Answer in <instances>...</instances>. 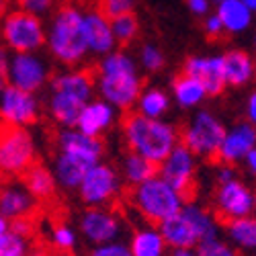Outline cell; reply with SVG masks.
<instances>
[{"label": "cell", "mask_w": 256, "mask_h": 256, "mask_svg": "<svg viewBox=\"0 0 256 256\" xmlns=\"http://www.w3.org/2000/svg\"><path fill=\"white\" fill-rule=\"evenodd\" d=\"M94 80L102 100L121 111L132 109L144 92L136 60L121 50H115L98 62Z\"/></svg>", "instance_id": "obj_1"}, {"label": "cell", "mask_w": 256, "mask_h": 256, "mask_svg": "<svg viewBox=\"0 0 256 256\" xmlns=\"http://www.w3.org/2000/svg\"><path fill=\"white\" fill-rule=\"evenodd\" d=\"M123 138L130 152L144 156L160 166L168 154L180 144V136L174 125L162 119H150L140 113H130L123 119Z\"/></svg>", "instance_id": "obj_2"}, {"label": "cell", "mask_w": 256, "mask_h": 256, "mask_svg": "<svg viewBox=\"0 0 256 256\" xmlns=\"http://www.w3.org/2000/svg\"><path fill=\"white\" fill-rule=\"evenodd\" d=\"M48 48L50 54L64 66H78L88 56L86 37V12L66 4L50 20L48 27Z\"/></svg>", "instance_id": "obj_3"}, {"label": "cell", "mask_w": 256, "mask_h": 256, "mask_svg": "<svg viewBox=\"0 0 256 256\" xmlns=\"http://www.w3.org/2000/svg\"><path fill=\"white\" fill-rule=\"evenodd\" d=\"M184 203L188 201L176 188L170 186L160 174L134 186L132 190V205L148 224L154 226H160L162 222L178 216Z\"/></svg>", "instance_id": "obj_4"}, {"label": "cell", "mask_w": 256, "mask_h": 256, "mask_svg": "<svg viewBox=\"0 0 256 256\" xmlns=\"http://www.w3.org/2000/svg\"><path fill=\"white\" fill-rule=\"evenodd\" d=\"M0 37L12 54H37L48 46V29L44 27V20L23 10H12L2 18Z\"/></svg>", "instance_id": "obj_5"}, {"label": "cell", "mask_w": 256, "mask_h": 256, "mask_svg": "<svg viewBox=\"0 0 256 256\" xmlns=\"http://www.w3.org/2000/svg\"><path fill=\"white\" fill-rule=\"evenodd\" d=\"M35 142L25 127H0V174L18 176L35 164Z\"/></svg>", "instance_id": "obj_6"}, {"label": "cell", "mask_w": 256, "mask_h": 256, "mask_svg": "<svg viewBox=\"0 0 256 256\" xmlns=\"http://www.w3.org/2000/svg\"><path fill=\"white\" fill-rule=\"evenodd\" d=\"M226 127L211 111H197L180 134V144L199 158H218L220 146L226 138Z\"/></svg>", "instance_id": "obj_7"}, {"label": "cell", "mask_w": 256, "mask_h": 256, "mask_svg": "<svg viewBox=\"0 0 256 256\" xmlns=\"http://www.w3.org/2000/svg\"><path fill=\"white\" fill-rule=\"evenodd\" d=\"M119 188H121V182H119L117 170L106 162H96L84 174L78 186V193H80V199L88 207H104L119 195Z\"/></svg>", "instance_id": "obj_8"}, {"label": "cell", "mask_w": 256, "mask_h": 256, "mask_svg": "<svg viewBox=\"0 0 256 256\" xmlns=\"http://www.w3.org/2000/svg\"><path fill=\"white\" fill-rule=\"evenodd\" d=\"M195 154L188 150L184 144H178L168 158L158 166V174L188 201L195 193Z\"/></svg>", "instance_id": "obj_9"}, {"label": "cell", "mask_w": 256, "mask_h": 256, "mask_svg": "<svg viewBox=\"0 0 256 256\" xmlns=\"http://www.w3.org/2000/svg\"><path fill=\"white\" fill-rule=\"evenodd\" d=\"M48 80H50V66L39 54H12L6 74L8 84L35 94L37 90L46 86Z\"/></svg>", "instance_id": "obj_10"}, {"label": "cell", "mask_w": 256, "mask_h": 256, "mask_svg": "<svg viewBox=\"0 0 256 256\" xmlns=\"http://www.w3.org/2000/svg\"><path fill=\"white\" fill-rule=\"evenodd\" d=\"M213 203H216L218 216L230 224L234 220L250 218L254 207H256V197L242 180L236 178L232 182H226V184L218 186L216 201Z\"/></svg>", "instance_id": "obj_11"}, {"label": "cell", "mask_w": 256, "mask_h": 256, "mask_svg": "<svg viewBox=\"0 0 256 256\" xmlns=\"http://www.w3.org/2000/svg\"><path fill=\"white\" fill-rule=\"evenodd\" d=\"M39 115V100L33 92L20 90L6 82V86L0 94V119L4 125L27 127Z\"/></svg>", "instance_id": "obj_12"}, {"label": "cell", "mask_w": 256, "mask_h": 256, "mask_svg": "<svg viewBox=\"0 0 256 256\" xmlns=\"http://www.w3.org/2000/svg\"><path fill=\"white\" fill-rule=\"evenodd\" d=\"M80 232L94 246L111 244L121 234V220L106 207H88L80 218Z\"/></svg>", "instance_id": "obj_13"}, {"label": "cell", "mask_w": 256, "mask_h": 256, "mask_svg": "<svg viewBox=\"0 0 256 256\" xmlns=\"http://www.w3.org/2000/svg\"><path fill=\"white\" fill-rule=\"evenodd\" d=\"M182 74L193 76L203 84L207 96H218L226 90L228 80L224 72V58L222 56H193L184 62Z\"/></svg>", "instance_id": "obj_14"}, {"label": "cell", "mask_w": 256, "mask_h": 256, "mask_svg": "<svg viewBox=\"0 0 256 256\" xmlns=\"http://www.w3.org/2000/svg\"><path fill=\"white\" fill-rule=\"evenodd\" d=\"M254 146H256V125H252L250 121L238 123L226 132V138L218 152V160L230 166L242 162L252 152Z\"/></svg>", "instance_id": "obj_15"}, {"label": "cell", "mask_w": 256, "mask_h": 256, "mask_svg": "<svg viewBox=\"0 0 256 256\" xmlns=\"http://www.w3.org/2000/svg\"><path fill=\"white\" fill-rule=\"evenodd\" d=\"M58 148H60V152L82 158L88 164L100 162V156H102V142L98 138H90L86 134H82L76 127H66V130L60 132Z\"/></svg>", "instance_id": "obj_16"}, {"label": "cell", "mask_w": 256, "mask_h": 256, "mask_svg": "<svg viewBox=\"0 0 256 256\" xmlns=\"http://www.w3.org/2000/svg\"><path fill=\"white\" fill-rule=\"evenodd\" d=\"M115 106L109 104L102 98H94L90 102L84 104V109L80 111V117L76 121V130L82 134H86L90 138L102 136L115 121Z\"/></svg>", "instance_id": "obj_17"}, {"label": "cell", "mask_w": 256, "mask_h": 256, "mask_svg": "<svg viewBox=\"0 0 256 256\" xmlns=\"http://www.w3.org/2000/svg\"><path fill=\"white\" fill-rule=\"evenodd\" d=\"M35 197L23 182H8L0 188V213L10 222L31 218V213L35 211Z\"/></svg>", "instance_id": "obj_18"}, {"label": "cell", "mask_w": 256, "mask_h": 256, "mask_svg": "<svg viewBox=\"0 0 256 256\" xmlns=\"http://www.w3.org/2000/svg\"><path fill=\"white\" fill-rule=\"evenodd\" d=\"M86 37H88V50L96 56H109L117 48V39L111 27V18H106L100 10L86 12Z\"/></svg>", "instance_id": "obj_19"}, {"label": "cell", "mask_w": 256, "mask_h": 256, "mask_svg": "<svg viewBox=\"0 0 256 256\" xmlns=\"http://www.w3.org/2000/svg\"><path fill=\"white\" fill-rule=\"evenodd\" d=\"M216 4V14L220 16L224 31L238 35L250 29L252 25V10L242 2V0H211Z\"/></svg>", "instance_id": "obj_20"}, {"label": "cell", "mask_w": 256, "mask_h": 256, "mask_svg": "<svg viewBox=\"0 0 256 256\" xmlns=\"http://www.w3.org/2000/svg\"><path fill=\"white\" fill-rule=\"evenodd\" d=\"M84 100H80L74 94L68 92H62V90H50L48 96V109L50 115L54 117V121H58L64 130L66 127H76V121L80 117V111L84 109Z\"/></svg>", "instance_id": "obj_21"}, {"label": "cell", "mask_w": 256, "mask_h": 256, "mask_svg": "<svg viewBox=\"0 0 256 256\" xmlns=\"http://www.w3.org/2000/svg\"><path fill=\"white\" fill-rule=\"evenodd\" d=\"M158 228L162 232L166 244L172 250H184V248H197L199 246L197 232L193 230L190 222L182 216V213H178V216L162 222Z\"/></svg>", "instance_id": "obj_22"}, {"label": "cell", "mask_w": 256, "mask_h": 256, "mask_svg": "<svg viewBox=\"0 0 256 256\" xmlns=\"http://www.w3.org/2000/svg\"><path fill=\"white\" fill-rule=\"evenodd\" d=\"M130 250L134 256H166L168 244L158 226L146 224L132 232Z\"/></svg>", "instance_id": "obj_23"}, {"label": "cell", "mask_w": 256, "mask_h": 256, "mask_svg": "<svg viewBox=\"0 0 256 256\" xmlns=\"http://www.w3.org/2000/svg\"><path fill=\"white\" fill-rule=\"evenodd\" d=\"M90 166H94V164H88L86 160L76 158L72 154L60 152L58 158L54 160V176H56L60 186L68 188V190H74V188L78 190L84 174L88 172Z\"/></svg>", "instance_id": "obj_24"}, {"label": "cell", "mask_w": 256, "mask_h": 256, "mask_svg": "<svg viewBox=\"0 0 256 256\" xmlns=\"http://www.w3.org/2000/svg\"><path fill=\"white\" fill-rule=\"evenodd\" d=\"M224 72L230 86H244L256 76V62L242 52V50H230L224 56Z\"/></svg>", "instance_id": "obj_25"}, {"label": "cell", "mask_w": 256, "mask_h": 256, "mask_svg": "<svg viewBox=\"0 0 256 256\" xmlns=\"http://www.w3.org/2000/svg\"><path fill=\"white\" fill-rule=\"evenodd\" d=\"M56 176L54 172L44 164H33L23 174V184L35 197V201H50L56 195Z\"/></svg>", "instance_id": "obj_26"}, {"label": "cell", "mask_w": 256, "mask_h": 256, "mask_svg": "<svg viewBox=\"0 0 256 256\" xmlns=\"http://www.w3.org/2000/svg\"><path fill=\"white\" fill-rule=\"evenodd\" d=\"M182 216L190 222L193 230L197 232L199 236V244L205 242V240H213V238H220V226H218V220L211 216L207 209H203L201 205L197 203H184L182 207Z\"/></svg>", "instance_id": "obj_27"}, {"label": "cell", "mask_w": 256, "mask_h": 256, "mask_svg": "<svg viewBox=\"0 0 256 256\" xmlns=\"http://www.w3.org/2000/svg\"><path fill=\"white\" fill-rule=\"evenodd\" d=\"M172 96L182 109H193V106H197L205 100L207 92L199 80H195L193 76L180 74L172 80Z\"/></svg>", "instance_id": "obj_28"}, {"label": "cell", "mask_w": 256, "mask_h": 256, "mask_svg": "<svg viewBox=\"0 0 256 256\" xmlns=\"http://www.w3.org/2000/svg\"><path fill=\"white\" fill-rule=\"evenodd\" d=\"M121 170H123L125 180L130 182L132 186H138V184L150 180V178H154V176L158 174L156 164H152L150 160H146L144 156L134 154V152H127V154L123 156V166H121Z\"/></svg>", "instance_id": "obj_29"}, {"label": "cell", "mask_w": 256, "mask_h": 256, "mask_svg": "<svg viewBox=\"0 0 256 256\" xmlns=\"http://www.w3.org/2000/svg\"><path fill=\"white\" fill-rule=\"evenodd\" d=\"M136 106H138L136 113H140V115H144V117L162 119V117L166 115V111H168V106H170V98H168V94H166L164 90H160V88H148V90H144V92L140 94Z\"/></svg>", "instance_id": "obj_30"}, {"label": "cell", "mask_w": 256, "mask_h": 256, "mask_svg": "<svg viewBox=\"0 0 256 256\" xmlns=\"http://www.w3.org/2000/svg\"><path fill=\"white\" fill-rule=\"evenodd\" d=\"M228 236L230 240L244 248V250H256V218H242L228 224Z\"/></svg>", "instance_id": "obj_31"}, {"label": "cell", "mask_w": 256, "mask_h": 256, "mask_svg": "<svg viewBox=\"0 0 256 256\" xmlns=\"http://www.w3.org/2000/svg\"><path fill=\"white\" fill-rule=\"evenodd\" d=\"M111 27H113L117 44H121V46L132 44V41L136 39V35H138V31H140V23H138V18L134 14H123V16L113 18Z\"/></svg>", "instance_id": "obj_32"}, {"label": "cell", "mask_w": 256, "mask_h": 256, "mask_svg": "<svg viewBox=\"0 0 256 256\" xmlns=\"http://www.w3.org/2000/svg\"><path fill=\"white\" fill-rule=\"evenodd\" d=\"M0 256H29V240L10 232L4 240H0Z\"/></svg>", "instance_id": "obj_33"}, {"label": "cell", "mask_w": 256, "mask_h": 256, "mask_svg": "<svg viewBox=\"0 0 256 256\" xmlns=\"http://www.w3.org/2000/svg\"><path fill=\"white\" fill-rule=\"evenodd\" d=\"M136 0H100V12L106 18H117L123 14H134Z\"/></svg>", "instance_id": "obj_34"}, {"label": "cell", "mask_w": 256, "mask_h": 256, "mask_svg": "<svg viewBox=\"0 0 256 256\" xmlns=\"http://www.w3.org/2000/svg\"><path fill=\"white\" fill-rule=\"evenodd\" d=\"M140 64H142V68L148 70V72H158L164 66V54L160 52V48L148 44L140 52Z\"/></svg>", "instance_id": "obj_35"}, {"label": "cell", "mask_w": 256, "mask_h": 256, "mask_svg": "<svg viewBox=\"0 0 256 256\" xmlns=\"http://www.w3.org/2000/svg\"><path fill=\"white\" fill-rule=\"evenodd\" d=\"M195 250H197L199 256H236V250H234L228 242L220 240V238L205 240Z\"/></svg>", "instance_id": "obj_36"}, {"label": "cell", "mask_w": 256, "mask_h": 256, "mask_svg": "<svg viewBox=\"0 0 256 256\" xmlns=\"http://www.w3.org/2000/svg\"><path fill=\"white\" fill-rule=\"evenodd\" d=\"M52 240L60 250H72L76 246V232L66 224H60L52 232Z\"/></svg>", "instance_id": "obj_37"}, {"label": "cell", "mask_w": 256, "mask_h": 256, "mask_svg": "<svg viewBox=\"0 0 256 256\" xmlns=\"http://www.w3.org/2000/svg\"><path fill=\"white\" fill-rule=\"evenodd\" d=\"M16 4H18V10L29 12V14L41 18L52 10L54 0H16Z\"/></svg>", "instance_id": "obj_38"}, {"label": "cell", "mask_w": 256, "mask_h": 256, "mask_svg": "<svg viewBox=\"0 0 256 256\" xmlns=\"http://www.w3.org/2000/svg\"><path fill=\"white\" fill-rule=\"evenodd\" d=\"M90 256H134V254H132V250H130V244L111 242V244L94 246V250L90 252Z\"/></svg>", "instance_id": "obj_39"}, {"label": "cell", "mask_w": 256, "mask_h": 256, "mask_svg": "<svg viewBox=\"0 0 256 256\" xmlns=\"http://www.w3.org/2000/svg\"><path fill=\"white\" fill-rule=\"evenodd\" d=\"M10 232L29 240V236L33 234V218H20V220L10 222Z\"/></svg>", "instance_id": "obj_40"}, {"label": "cell", "mask_w": 256, "mask_h": 256, "mask_svg": "<svg viewBox=\"0 0 256 256\" xmlns=\"http://www.w3.org/2000/svg\"><path fill=\"white\" fill-rule=\"evenodd\" d=\"M205 33L209 37H220L224 33V25L218 14H207L205 16Z\"/></svg>", "instance_id": "obj_41"}, {"label": "cell", "mask_w": 256, "mask_h": 256, "mask_svg": "<svg viewBox=\"0 0 256 256\" xmlns=\"http://www.w3.org/2000/svg\"><path fill=\"white\" fill-rule=\"evenodd\" d=\"M188 10L197 14V16H207L209 14V6H211V0H184Z\"/></svg>", "instance_id": "obj_42"}, {"label": "cell", "mask_w": 256, "mask_h": 256, "mask_svg": "<svg viewBox=\"0 0 256 256\" xmlns=\"http://www.w3.org/2000/svg\"><path fill=\"white\" fill-rule=\"evenodd\" d=\"M216 178L220 184H226V182H232L236 180V170H234L230 164H220L218 172H216Z\"/></svg>", "instance_id": "obj_43"}, {"label": "cell", "mask_w": 256, "mask_h": 256, "mask_svg": "<svg viewBox=\"0 0 256 256\" xmlns=\"http://www.w3.org/2000/svg\"><path fill=\"white\" fill-rule=\"evenodd\" d=\"M10 54L4 50V48H0V74H2L4 78H6V74H8V66H10Z\"/></svg>", "instance_id": "obj_44"}, {"label": "cell", "mask_w": 256, "mask_h": 256, "mask_svg": "<svg viewBox=\"0 0 256 256\" xmlns=\"http://www.w3.org/2000/svg\"><path fill=\"white\" fill-rule=\"evenodd\" d=\"M246 115H248V121L252 125H256V92L250 94L248 98V104H246Z\"/></svg>", "instance_id": "obj_45"}, {"label": "cell", "mask_w": 256, "mask_h": 256, "mask_svg": "<svg viewBox=\"0 0 256 256\" xmlns=\"http://www.w3.org/2000/svg\"><path fill=\"white\" fill-rule=\"evenodd\" d=\"M10 234V220H6L2 213H0V240H4Z\"/></svg>", "instance_id": "obj_46"}, {"label": "cell", "mask_w": 256, "mask_h": 256, "mask_svg": "<svg viewBox=\"0 0 256 256\" xmlns=\"http://www.w3.org/2000/svg\"><path fill=\"white\" fill-rule=\"evenodd\" d=\"M244 162H246V166H248L250 172H252V174H256V146L252 148V152L246 156V160H244Z\"/></svg>", "instance_id": "obj_47"}, {"label": "cell", "mask_w": 256, "mask_h": 256, "mask_svg": "<svg viewBox=\"0 0 256 256\" xmlns=\"http://www.w3.org/2000/svg\"><path fill=\"white\" fill-rule=\"evenodd\" d=\"M170 256H199L195 248H184V250H172Z\"/></svg>", "instance_id": "obj_48"}, {"label": "cell", "mask_w": 256, "mask_h": 256, "mask_svg": "<svg viewBox=\"0 0 256 256\" xmlns=\"http://www.w3.org/2000/svg\"><path fill=\"white\" fill-rule=\"evenodd\" d=\"M242 2H244L252 12H256V0H242Z\"/></svg>", "instance_id": "obj_49"}, {"label": "cell", "mask_w": 256, "mask_h": 256, "mask_svg": "<svg viewBox=\"0 0 256 256\" xmlns=\"http://www.w3.org/2000/svg\"><path fill=\"white\" fill-rule=\"evenodd\" d=\"M29 256H52V254L44 252V250H33V252H29Z\"/></svg>", "instance_id": "obj_50"}, {"label": "cell", "mask_w": 256, "mask_h": 256, "mask_svg": "<svg viewBox=\"0 0 256 256\" xmlns=\"http://www.w3.org/2000/svg\"><path fill=\"white\" fill-rule=\"evenodd\" d=\"M4 86H6V78L0 74V94H2V90H4Z\"/></svg>", "instance_id": "obj_51"}, {"label": "cell", "mask_w": 256, "mask_h": 256, "mask_svg": "<svg viewBox=\"0 0 256 256\" xmlns=\"http://www.w3.org/2000/svg\"><path fill=\"white\" fill-rule=\"evenodd\" d=\"M0 188H2V182H0Z\"/></svg>", "instance_id": "obj_52"}]
</instances>
